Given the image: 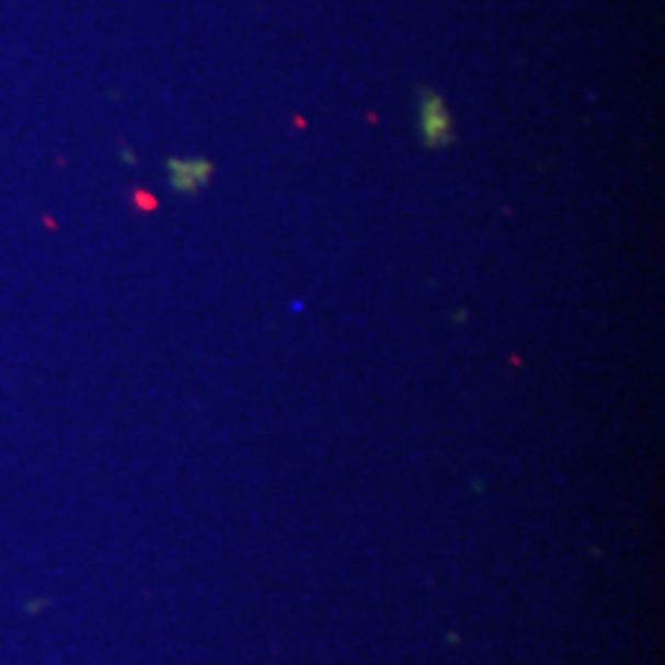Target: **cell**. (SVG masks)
Listing matches in <instances>:
<instances>
[{"label": "cell", "mask_w": 665, "mask_h": 665, "mask_svg": "<svg viewBox=\"0 0 665 665\" xmlns=\"http://www.w3.org/2000/svg\"><path fill=\"white\" fill-rule=\"evenodd\" d=\"M420 133L425 148H450L456 142L454 114L447 108V102L438 90L432 87H420Z\"/></svg>", "instance_id": "obj_1"}, {"label": "cell", "mask_w": 665, "mask_h": 665, "mask_svg": "<svg viewBox=\"0 0 665 665\" xmlns=\"http://www.w3.org/2000/svg\"><path fill=\"white\" fill-rule=\"evenodd\" d=\"M213 173H216V167L207 158H170L167 161V176L176 195H197L200 188L210 185Z\"/></svg>", "instance_id": "obj_2"}]
</instances>
